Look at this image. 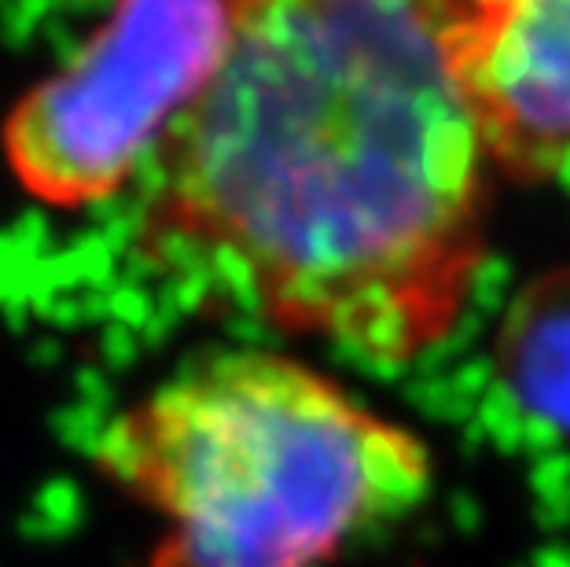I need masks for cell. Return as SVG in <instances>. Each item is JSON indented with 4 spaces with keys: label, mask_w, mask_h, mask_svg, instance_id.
I'll list each match as a JSON object with an SVG mask.
<instances>
[{
    "label": "cell",
    "mask_w": 570,
    "mask_h": 567,
    "mask_svg": "<svg viewBox=\"0 0 570 567\" xmlns=\"http://www.w3.org/2000/svg\"><path fill=\"white\" fill-rule=\"evenodd\" d=\"M225 4L217 70L144 170V265L199 310L412 365L490 262L456 0Z\"/></svg>",
    "instance_id": "1"
},
{
    "label": "cell",
    "mask_w": 570,
    "mask_h": 567,
    "mask_svg": "<svg viewBox=\"0 0 570 567\" xmlns=\"http://www.w3.org/2000/svg\"><path fill=\"white\" fill-rule=\"evenodd\" d=\"M92 461L159 524L144 567H327L434 490L416 431L269 346L177 365L107 420Z\"/></svg>",
    "instance_id": "2"
},
{
    "label": "cell",
    "mask_w": 570,
    "mask_h": 567,
    "mask_svg": "<svg viewBox=\"0 0 570 567\" xmlns=\"http://www.w3.org/2000/svg\"><path fill=\"white\" fill-rule=\"evenodd\" d=\"M228 41L225 0H115L89 41L11 107L8 170L45 207L107 203L148 170Z\"/></svg>",
    "instance_id": "3"
},
{
    "label": "cell",
    "mask_w": 570,
    "mask_h": 567,
    "mask_svg": "<svg viewBox=\"0 0 570 567\" xmlns=\"http://www.w3.org/2000/svg\"><path fill=\"white\" fill-rule=\"evenodd\" d=\"M456 75L497 180L570 166V0H456Z\"/></svg>",
    "instance_id": "4"
},
{
    "label": "cell",
    "mask_w": 570,
    "mask_h": 567,
    "mask_svg": "<svg viewBox=\"0 0 570 567\" xmlns=\"http://www.w3.org/2000/svg\"><path fill=\"white\" fill-rule=\"evenodd\" d=\"M497 372L527 417L570 442V273L515 299L497 343Z\"/></svg>",
    "instance_id": "5"
}]
</instances>
